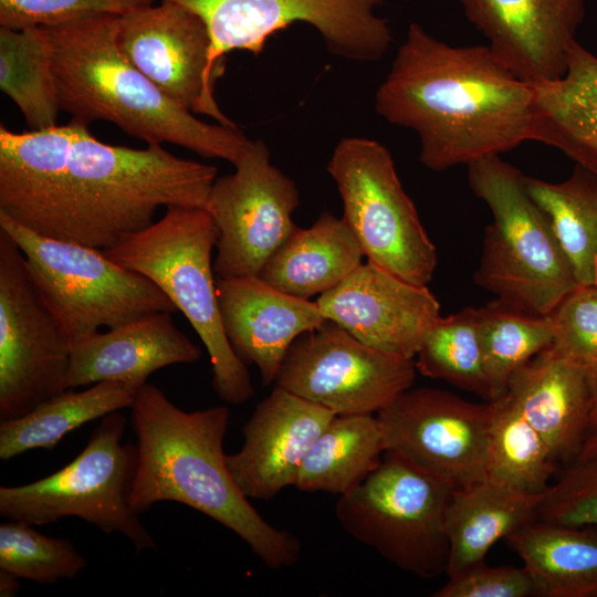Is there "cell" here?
<instances>
[{"label":"cell","mask_w":597,"mask_h":597,"mask_svg":"<svg viewBox=\"0 0 597 597\" xmlns=\"http://www.w3.org/2000/svg\"><path fill=\"white\" fill-rule=\"evenodd\" d=\"M485 479L506 488L544 493L556 459L506 394L491 400Z\"/></svg>","instance_id":"obj_30"},{"label":"cell","mask_w":597,"mask_h":597,"mask_svg":"<svg viewBox=\"0 0 597 597\" xmlns=\"http://www.w3.org/2000/svg\"><path fill=\"white\" fill-rule=\"evenodd\" d=\"M454 489L402 454L386 450L378 467L339 495L344 531L396 567L421 578L446 573L447 511Z\"/></svg>","instance_id":"obj_7"},{"label":"cell","mask_w":597,"mask_h":597,"mask_svg":"<svg viewBox=\"0 0 597 597\" xmlns=\"http://www.w3.org/2000/svg\"><path fill=\"white\" fill-rule=\"evenodd\" d=\"M158 0H0V27H53L100 14L123 15Z\"/></svg>","instance_id":"obj_35"},{"label":"cell","mask_w":597,"mask_h":597,"mask_svg":"<svg viewBox=\"0 0 597 597\" xmlns=\"http://www.w3.org/2000/svg\"><path fill=\"white\" fill-rule=\"evenodd\" d=\"M0 229L24 254L39 290L72 345L95 335L101 327L177 311L154 282L117 264L103 250L43 237L1 212Z\"/></svg>","instance_id":"obj_9"},{"label":"cell","mask_w":597,"mask_h":597,"mask_svg":"<svg viewBox=\"0 0 597 597\" xmlns=\"http://www.w3.org/2000/svg\"><path fill=\"white\" fill-rule=\"evenodd\" d=\"M217 294L233 352L256 366L264 385L275 381L293 342L326 321L316 301L276 290L259 276L217 279Z\"/></svg>","instance_id":"obj_20"},{"label":"cell","mask_w":597,"mask_h":597,"mask_svg":"<svg viewBox=\"0 0 597 597\" xmlns=\"http://www.w3.org/2000/svg\"><path fill=\"white\" fill-rule=\"evenodd\" d=\"M556 461H574L589 432L593 379L552 346L511 377L506 391Z\"/></svg>","instance_id":"obj_22"},{"label":"cell","mask_w":597,"mask_h":597,"mask_svg":"<svg viewBox=\"0 0 597 597\" xmlns=\"http://www.w3.org/2000/svg\"><path fill=\"white\" fill-rule=\"evenodd\" d=\"M544 493L522 492L489 480L454 490L446 521L448 577L484 563L498 541L536 520Z\"/></svg>","instance_id":"obj_24"},{"label":"cell","mask_w":597,"mask_h":597,"mask_svg":"<svg viewBox=\"0 0 597 597\" xmlns=\"http://www.w3.org/2000/svg\"><path fill=\"white\" fill-rule=\"evenodd\" d=\"M491 402L409 388L377 413L394 450L454 490L484 481Z\"/></svg>","instance_id":"obj_15"},{"label":"cell","mask_w":597,"mask_h":597,"mask_svg":"<svg viewBox=\"0 0 597 597\" xmlns=\"http://www.w3.org/2000/svg\"><path fill=\"white\" fill-rule=\"evenodd\" d=\"M323 316L380 352L415 359L441 316L427 285H416L367 261L316 300Z\"/></svg>","instance_id":"obj_17"},{"label":"cell","mask_w":597,"mask_h":597,"mask_svg":"<svg viewBox=\"0 0 597 597\" xmlns=\"http://www.w3.org/2000/svg\"><path fill=\"white\" fill-rule=\"evenodd\" d=\"M216 178L211 165L163 145L106 144L73 119L21 133L0 125V212L51 239L108 249L160 207L207 209Z\"/></svg>","instance_id":"obj_1"},{"label":"cell","mask_w":597,"mask_h":597,"mask_svg":"<svg viewBox=\"0 0 597 597\" xmlns=\"http://www.w3.org/2000/svg\"><path fill=\"white\" fill-rule=\"evenodd\" d=\"M86 559L65 538L50 537L32 524L10 521L0 524V569L20 579L53 585L73 579Z\"/></svg>","instance_id":"obj_33"},{"label":"cell","mask_w":597,"mask_h":597,"mask_svg":"<svg viewBox=\"0 0 597 597\" xmlns=\"http://www.w3.org/2000/svg\"><path fill=\"white\" fill-rule=\"evenodd\" d=\"M416 373L415 359L375 349L326 320L293 342L274 383L335 415H377L412 387Z\"/></svg>","instance_id":"obj_13"},{"label":"cell","mask_w":597,"mask_h":597,"mask_svg":"<svg viewBox=\"0 0 597 597\" xmlns=\"http://www.w3.org/2000/svg\"><path fill=\"white\" fill-rule=\"evenodd\" d=\"M525 187L546 216L578 285H597V178L576 164L570 176L548 182L525 176Z\"/></svg>","instance_id":"obj_28"},{"label":"cell","mask_w":597,"mask_h":597,"mask_svg":"<svg viewBox=\"0 0 597 597\" xmlns=\"http://www.w3.org/2000/svg\"><path fill=\"white\" fill-rule=\"evenodd\" d=\"M219 230L202 208L169 207L161 219L103 252L154 282L181 311L203 343L220 399L240 405L254 394L247 365L223 331L211 253Z\"/></svg>","instance_id":"obj_5"},{"label":"cell","mask_w":597,"mask_h":597,"mask_svg":"<svg viewBox=\"0 0 597 597\" xmlns=\"http://www.w3.org/2000/svg\"><path fill=\"white\" fill-rule=\"evenodd\" d=\"M71 339L15 241L0 229V420L25 416L66 389Z\"/></svg>","instance_id":"obj_12"},{"label":"cell","mask_w":597,"mask_h":597,"mask_svg":"<svg viewBox=\"0 0 597 597\" xmlns=\"http://www.w3.org/2000/svg\"><path fill=\"white\" fill-rule=\"evenodd\" d=\"M386 450L377 415H336L308 450L295 488L342 495L378 467Z\"/></svg>","instance_id":"obj_26"},{"label":"cell","mask_w":597,"mask_h":597,"mask_svg":"<svg viewBox=\"0 0 597 597\" xmlns=\"http://www.w3.org/2000/svg\"><path fill=\"white\" fill-rule=\"evenodd\" d=\"M363 258L345 219L324 211L310 228L295 229L259 277L276 290L310 300L342 283Z\"/></svg>","instance_id":"obj_23"},{"label":"cell","mask_w":597,"mask_h":597,"mask_svg":"<svg viewBox=\"0 0 597 597\" xmlns=\"http://www.w3.org/2000/svg\"><path fill=\"white\" fill-rule=\"evenodd\" d=\"M117 43L126 57L169 98L192 114L237 126L219 107L211 67V38L202 19L175 2L161 1L119 15Z\"/></svg>","instance_id":"obj_16"},{"label":"cell","mask_w":597,"mask_h":597,"mask_svg":"<svg viewBox=\"0 0 597 597\" xmlns=\"http://www.w3.org/2000/svg\"><path fill=\"white\" fill-rule=\"evenodd\" d=\"M552 347L597 378V285H577L547 315Z\"/></svg>","instance_id":"obj_34"},{"label":"cell","mask_w":597,"mask_h":597,"mask_svg":"<svg viewBox=\"0 0 597 597\" xmlns=\"http://www.w3.org/2000/svg\"><path fill=\"white\" fill-rule=\"evenodd\" d=\"M415 358L417 371L421 375L444 380L490 401L476 307L467 306L440 316Z\"/></svg>","instance_id":"obj_32"},{"label":"cell","mask_w":597,"mask_h":597,"mask_svg":"<svg viewBox=\"0 0 597 597\" xmlns=\"http://www.w3.org/2000/svg\"><path fill=\"white\" fill-rule=\"evenodd\" d=\"M132 410L137 463L130 504L138 514L163 501L177 502L232 531L269 568L298 561L300 540L262 517L227 465L228 407L185 411L146 383Z\"/></svg>","instance_id":"obj_3"},{"label":"cell","mask_w":597,"mask_h":597,"mask_svg":"<svg viewBox=\"0 0 597 597\" xmlns=\"http://www.w3.org/2000/svg\"><path fill=\"white\" fill-rule=\"evenodd\" d=\"M125 426L122 413L111 412L67 465L28 484L1 486L0 515L32 525L76 516L107 534H123L137 552L156 549L130 504L137 449L123 443Z\"/></svg>","instance_id":"obj_8"},{"label":"cell","mask_w":597,"mask_h":597,"mask_svg":"<svg viewBox=\"0 0 597 597\" xmlns=\"http://www.w3.org/2000/svg\"><path fill=\"white\" fill-rule=\"evenodd\" d=\"M375 109L416 132L420 163L433 171L545 138L534 84L488 45L453 46L415 22L376 92Z\"/></svg>","instance_id":"obj_2"},{"label":"cell","mask_w":597,"mask_h":597,"mask_svg":"<svg viewBox=\"0 0 597 597\" xmlns=\"http://www.w3.org/2000/svg\"><path fill=\"white\" fill-rule=\"evenodd\" d=\"M232 174L217 177L207 210L219 230L213 271L218 279L256 277L297 228L295 182L270 161L262 140H251Z\"/></svg>","instance_id":"obj_14"},{"label":"cell","mask_w":597,"mask_h":597,"mask_svg":"<svg viewBox=\"0 0 597 597\" xmlns=\"http://www.w3.org/2000/svg\"><path fill=\"white\" fill-rule=\"evenodd\" d=\"M597 429V378L593 381V400L590 410L589 432Z\"/></svg>","instance_id":"obj_41"},{"label":"cell","mask_w":597,"mask_h":597,"mask_svg":"<svg viewBox=\"0 0 597 597\" xmlns=\"http://www.w3.org/2000/svg\"><path fill=\"white\" fill-rule=\"evenodd\" d=\"M119 15L44 27L61 109L90 125L109 122L147 145L174 144L234 165L250 144L237 127L209 124L163 93L123 53Z\"/></svg>","instance_id":"obj_4"},{"label":"cell","mask_w":597,"mask_h":597,"mask_svg":"<svg viewBox=\"0 0 597 597\" xmlns=\"http://www.w3.org/2000/svg\"><path fill=\"white\" fill-rule=\"evenodd\" d=\"M199 15L211 38L210 64L221 74L232 51L260 54L268 39L294 23L315 29L328 51L356 62L381 60L392 35L377 8L389 0H161Z\"/></svg>","instance_id":"obj_11"},{"label":"cell","mask_w":597,"mask_h":597,"mask_svg":"<svg viewBox=\"0 0 597 597\" xmlns=\"http://www.w3.org/2000/svg\"><path fill=\"white\" fill-rule=\"evenodd\" d=\"M597 458V429L590 431L584 440L574 461H586Z\"/></svg>","instance_id":"obj_39"},{"label":"cell","mask_w":597,"mask_h":597,"mask_svg":"<svg viewBox=\"0 0 597 597\" xmlns=\"http://www.w3.org/2000/svg\"><path fill=\"white\" fill-rule=\"evenodd\" d=\"M200 357V348L178 329L171 313L157 312L73 345L66 389L100 381L142 387L154 371Z\"/></svg>","instance_id":"obj_21"},{"label":"cell","mask_w":597,"mask_h":597,"mask_svg":"<svg viewBox=\"0 0 597 597\" xmlns=\"http://www.w3.org/2000/svg\"><path fill=\"white\" fill-rule=\"evenodd\" d=\"M20 588V578L0 569V596L13 597Z\"/></svg>","instance_id":"obj_40"},{"label":"cell","mask_w":597,"mask_h":597,"mask_svg":"<svg viewBox=\"0 0 597 597\" xmlns=\"http://www.w3.org/2000/svg\"><path fill=\"white\" fill-rule=\"evenodd\" d=\"M536 519L597 526V458L573 461L545 491Z\"/></svg>","instance_id":"obj_36"},{"label":"cell","mask_w":597,"mask_h":597,"mask_svg":"<svg viewBox=\"0 0 597 597\" xmlns=\"http://www.w3.org/2000/svg\"><path fill=\"white\" fill-rule=\"evenodd\" d=\"M478 327L490 401L501 397L513 374L552 346L548 316L495 298L478 307Z\"/></svg>","instance_id":"obj_31"},{"label":"cell","mask_w":597,"mask_h":597,"mask_svg":"<svg viewBox=\"0 0 597 597\" xmlns=\"http://www.w3.org/2000/svg\"><path fill=\"white\" fill-rule=\"evenodd\" d=\"M491 52L517 77L561 78L586 14V0H459Z\"/></svg>","instance_id":"obj_18"},{"label":"cell","mask_w":597,"mask_h":597,"mask_svg":"<svg viewBox=\"0 0 597 597\" xmlns=\"http://www.w3.org/2000/svg\"><path fill=\"white\" fill-rule=\"evenodd\" d=\"M0 88L31 129L57 125L61 109L51 44L43 28L0 27Z\"/></svg>","instance_id":"obj_29"},{"label":"cell","mask_w":597,"mask_h":597,"mask_svg":"<svg viewBox=\"0 0 597 597\" xmlns=\"http://www.w3.org/2000/svg\"><path fill=\"white\" fill-rule=\"evenodd\" d=\"M336 415L275 386L242 428V447L227 454V465L250 500H271L295 486L302 463Z\"/></svg>","instance_id":"obj_19"},{"label":"cell","mask_w":597,"mask_h":597,"mask_svg":"<svg viewBox=\"0 0 597 597\" xmlns=\"http://www.w3.org/2000/svg\"><path fill=\"white\" fill-rule=\"evenodd\" d=\"M541 597H597V526L534 520L506 538Z\"/></svg>","instance_id":"obj_25"},{"label":"cell","mask_w":597,"mask_h":597,"mask_svg":"<svg viewBox=\"0 0 597 597\" xmlns=\"http://www.w3.org/2000/svg\"><path fill=\"white\" fill-rule=\"evenodd\" d=\"M142 387L100 381L81 391L65 389L23 417L0 421V459L8 461L38 448L53 449L82 425L132 408Z\"/></svg>","instance_id":"obj_27"},{"label":"cell","mask_w":597,"mask_h":597,"mask_svg":"<svg viewBox=\"0 0 597 597\" xmlns=\"http://www.w3.org/2000/svg\"><path fill=\"white\" fill-rule=\"evenodd\" d=\"M573 160L597 178V77L584 92L572 124Z\"/></svg>","instance_id":"obj_38"},{"label":"cell","mask_w":597,"mask_h":597,"mask_svg":"<svg viewBox=\"0 0 597 597\" xmlns=\"http://www.w3.org/2000/svg\"><path fill=\"white\" fill-rule=\"evenodd\" d=\"M433 597H533L540 589L525 566H489L484 563L448 577Z\"/></svg>","instance_id":"obj_37"},{"label":"cell","mask_w":597,"mask_h":597,"mask_svg":"<svg viewBox=\"0 0 597 597\" xmlns=\"http://www.w3.org/2000/svg\"><path fill=\"white\" fill-rule=\"evenodd\" d=\"M468 166V182L492 214L476 285L506 303L548 315L578 284L551 224L528 195L525 175L492 155Z\"/></svg>","instance_id":"obj_6"},{"label":"cell","mask_w":597,"mask_h":597,"mask_svg":"<svg viewBox=\"0 0 597 597\" xmlns=\"http://www.w3.org/2000/svg\"><path fill=\"white\" fill-rule=\"evenodd\" d=\"M347 222L364 256L416 285L431 282L438 255L397 175L389 150L366 137H345L327 164Z\"/></svg>","instance_id":"obj_10"}]
</instances>
